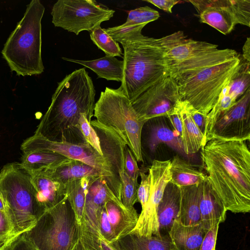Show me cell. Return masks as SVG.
I'll return each mask as SVG.
<instances>
[{"label": "cell", "instance_id": "obj_37", "mask_svg": "<svg viewBox=\"0 0 250 250\" xmlns=\"http://www.w3.org/2000/svg\"><path fill=\"white\" fill-rule=\"evenodd\" d=\"M122 184L121 202L124 206L128 208H134V205L137 202V190L139 184L137 180H133L124 172L120 177Z\"/></svg>", "mask_w": 250, "mask_h": 250}, {"label": "cell", "instance_id": "obj_8", "mask_svg": "<svg viewBox=\"0 0 250 250\" xmlns=\"http://www.w3.org/2000/svg\"><path fill=\"white\" fill-rule=\"evenodd\" d=\"M24 233L39 250H71L78 239V224L66 194Z\"/></svg>", "mask_w": 250, "mask_h": 250}, {"label": "cell", "instance_id": "obj_2", "mask_svg": "<svg viewBox=\"0 0 250 250\" xmlns=\"http://www.w3.org/2000/svg\"><path fill=\"white\" fill-rule=\"evenodd\" d=\"M95 90L84 68L75 70L60 83L35 134L54 142L88 143L78 127L82 114L94 115Z\"/></svg>", "mask_w": 250, "mask_h": 250}, {"label": "cell", "instance_id": "obj_24", "mask_svg": "<svg viewBox=\"0 0 250 250\" xmlns=\"http://www.w3.org/2000/svg\"><path fill=\"white\" fill-rule=\"evenodd\" d=\"M55 179L65 183L84 177H104L101 172L88 165L77 160L68 159L56 167L46 168Z\"/></svg>", "mask_w": 250, "mask_h": 250}, {"label": "cell", "instance_id": "obj_7", "mask_svg": "<svg viewBox=\"0 0 250 250\" xmlns=\"http://www.w3.org/2000/svg\"><path fill=\"white\" fill-rule=\"evenodd\" d=\"M93 116L101 124L112 128L130 148L138 162H144L141 137L146 123L141 120L131 101L120 89L105 87L95 103Z\"/></svg>", "mask_w": 250, "mask_h": 250}, {"label": "cell", "instance_id": "obj_14", "mask_svg": "<svg viewBox=\"0 0 250 250\" xmlns=\"http://www.w3.org/2000/svg\"><path fill=\"white\" fill-rule=\"evenodd\" d=\"M138 217L135 208H125L119 199L107 201L97 211L100 232L110 243L130 233L136 226Z\"/></svg>", "mask_w": 250, "mask_h": 250}, {"label": "cell", "instance_id": "obj_32", "mask_svg": "<svg viewBox=\"0 0 250 250\" xmlns=\"http://www.w3.org/2000/svg\"><path fill=\"white\" fill-rule=\"evenodd\" d=\"M78 238L87 250H120L115 242L104 239L97 227L84 220L78 225Z\"/></svg>", "mask_w": 250, "mask_h": 250}, {"label": "cell", "instance_id": "obj_40", "mask_svg": "<svg viewBox=\"0 0 250 250\" xmlns=\"http://www.w3.org/2000/svg\"><path fill=\"white\" fill-rule=\"evenodd\" d=\"M16 238L8 216L0 210V250H6Z\"/></svg>", "mask_w": 250, "mask_h": 250}, {"label": "cell", "instance_id": "obj_34", "mask_svg": "<svg viewBox=\"0 0 250 250\" xmlns=\"http://www.w3.org/2000/svg\"><path fill=\"white\" fill-rule=\"evenodd\" d=\"M250 63L245 60L233 75L222 93L230 96L236 101L243 96L250 86Z\"/></svg>", "mask_w": 250, "mask_h": 250}, {"label": "cell", "instance_id": "obj_50", "mask_svg": "<svg viewBox=\"0 0 250 250\" xmlns=\"http://www.w3.org/2000/svg\"><path fill=\"white\" fill-rule=\"evenodd\" d=\"M0 210L5 212V207L2 200L0 196Z\"/></svg>", "mask_w": 250, "mask_h": 250}, {"label": "cell", "instance_id": "obj_1", "mask_svg": "<svg viewBox=\"0 0 250 250\" xmlns=\"http://www.w3.org/2000/svg\"><path fill=\"white\" fill-rule=\"evenodd\" d=\"M210 186L227 211H250V151L246 141L214 139L201 148Z\"/></svg>", "mask_w": 250, "mask_h": 250}, {"label": "cell", "instance_id": "obj_20", "mask_svg": "<svg viewBox=\"0 0 250 250\" xmlns=\"http://www.w3.org/2000/svg\"><path fill=\"white\" fill-rule=\"evenodd\" d=\"M199 207L201 222L208 231L226 220L227 210L211 188L208 179L201 184Z\"/></svg>", "mask_w": 250, "mask_h": 250}, {"label": "cell", "instance_id": "obj_3", "mask_svg": "<svg viewBox=\"0 0 250 250\" xmlns=\"http://www.w3.org/2000/svg\"><path fill=\"white\" fill-rule=\"evenodd\" d=\"M124 48V73L120 89L131 102L148 87L169 76L158 39L137 34L119 42Z\"/></svg>", "mask_w": 250, "mask_h": 250}, {"label": "cell", "instance_id": "obj_25", "mask_svg": "<svg viewBox=\"0 0 250 250\" xmlns=\"http://www.w3.org/2000/svg\"><path fill=\"white\" fill-rule=\"evenodd\" d=\"M115 243L120 250H177L169 235L146 237L130 233Z\"/></svg>", "mask_w": 250, "mask_h": 250}, {"label": "cell", "instance_id": "obj_11", "mask_svg": "<svg viewBox=\"0 0 250 250\" xmlns=\"http://www.w3.org/2000/svg\"><path fill=\"white\" fill-rule=\"evenodd\" d=\"M170 164L171 160H153L148 168L150 176L148 199L130 233L146 237H161L159 230L158 208L165 188L171 180Z\"/></svg>", "mask_w": 250, "mask_h": 250}, {"label": "cell", "instance_id": "obj_18", "mask_svg": "<svg viewBox=\"0 0 250 250\" xmlns=\"http://www.w3.org/2000/svg\"><path fill=\"white\" fill-rule=\"evenodd\" d=\"M233 49H219L204 53L178 62L168 68L169 75L175 81L209 66L238 57Z\"/></svg>", "mask_w": 250, "mask_h": 250}, {"label": "cell", "instance_id": "obj_10", "mask_svg": "<svg viewBox=\"0 0 250 250\" xmlns=\"http://www.w3.org/2000/svg\"><path fill=\"white\" fill-rule=\"evenodd\" d=\"M21 149L23 153L33 151L55 152L67 158L80 161L94 167L102 173L108 187L116 197L121 200V194L105 159L88 143L54 142L34 134L23 142Z\"/></svg>", "mask_w": 250, "mask_h": 250}, {"label": "cell", "instance_id": "obj_41", "mask_svg": "<svg viewBox=\"0 0 250 250\" xmlns=\"http://www.w3.org/2000/svg\"><path fill=\"white\" fill-rule=\"evenodd\" d=\"M139 175L141 177V183L137 190V202H139L143 209L148 200L150 189V174H146L142 170H140Z\"/></svg>", "mask_w": 250, "mask_h": 250}, {"label": "cell", "instance_id": "obj_28", "mask_svg": "<svg viewBox=\"0 0 250 250\" xmlns=\"http://www.w3.org/2000/svg\"><path fill=\"white\" fill-rule=\"evenodd\" d=\"M182 133L180 138L186 155L196 153L204 146V136L195 124L182 101L181 111Z\"/></svg>", "mask_w": 250, "mask_h": 250}, {"label": "cell", "instance_id": "obj_4", "mask_svg": "<svg viewBox=\"0 0 250 250\" xmlns=\"http://www.w3.org/2000/svg\"><path fill=\"white\" fill-rule=\"evenodd\" d=\"M45 8L39 0H32L4 45L1 54L11 70L18 76L42 74L41 21Z\"/></svg>", "mask_w": 250, "mask_h": 250}, {"label": "cell", "instance_id": "obj_9", "mask_svg": "<svg viewBox=\"0 0 250 250\" xmlns=\"http://www.w3.org/2000/svg\"><path fill=\"white\" fill-rule=\"evenodd\" d=\"M115 11L104 8L92 0H59L54 4L52 22L78 35L81 32L92 31L111 19Z\"/></svg>", "mask_w": 250, "mask_h": 250}, {"label": "cell", "instance_id": "obj_42", "mask_svg": "<svg viewBox=\"0 0 250 250\" xmlns=\"http://www.w3.org/2000/svg\"><path fill=\"white\" fill-rule=\"evenodd\" d=\"M124 170L127 176L133 180H137L140 169L137 161L130 148L126 146L124 151Z\"/></svg>", "mask_w": 250, "mask_h": 250}, {"label": "cell", "instance_id": "obj_13", "mask_svg": "<svg viewBox=\"0 0 250 250\" xmlns=\"http://www.w3.org/2000/svg\"><path fill=\"white\" fill-rule=\"evenodd\" d=\"M214 139L250 141V88L217 119L207 143Z\"/></svg>", "mask_w": 250, "mask_h": 250}, {"label": "cell", "instance_id": "obj_44", "mask_svg": "<svg viewBox=\"0 0 250 250\" xmlns=\"http://www.w3.org/2000/svg\"><path fill=\"white\" fill-rule=\"evenodd\" d=\"M219 225H215L207 232L199 250H215Z\"/></svg>", "mask_w": 250, "mask_h": 250}, {"label": "cell", "instance_id": "obj_16", "mask_svg": "<svg viewBox=\"0 0 250 250\" xmlns=\"http://www.w3.org/2000/svg\"><path fill=\"white\" fill-rule=\"evenodd\" d=\"M158 40L163 50L168 69L178 62L218 49L216 44L188 38L182 31L174 32Z\"/></svg>", "mask_w": 250, "mask_h": 250}, {"label": "cell", "instance_id": "obj_26", "mask_svg": "<svg viewBox=\"0 0 250 250\" xmlns=\"http://www.w3.org/2000/svg\"><path fill=\"white\" fill-rule=\"evenodd\" d=\"M62 59L90 69L99 78H104L108 81H122L124 62L118 60L115 57L105 55L102 58L90 61L78 60L65 57Z\"/></svg>", "mask_w": 250, "mask_h": 250}, {"label": "cell", "instance_id": "obj_5", "mask_svg": "<svg viewBox=\"0 0 250 250\" xmlns=\"http://www.w3.org/2000/svg\"><path fill=\"white\" fill-rule=\"evenodd\" d=\"M31 173L17 162L0 171V196L17 238L31 229L44 211L37 199Z\"/></svg>", "mask_w": 250, "mask_h": 250}, {"label": "cell", "instance_id": "obj_23", "mask_svg": "<svg viewBox=\"0 0 250 250\" xmlns=\"http://www.w3.org/2000/svg\"><path fill=\"white\" fill-rule=\"evenodd\" d=\"M180 207L177 219L185 226L201 222L200 201L201 184L179 188Z\"/></svg>", "mask_w": 250, "mask_h": 250}, {"label": "cell", "instance_id": "obj_27", "mask_svg": "<svg viewBox=\"0 0 250 250\" xmlns=\"http://www.w3.org/2000/svg\"><path fill=\"white\" fill-rule=\"evenodd\" d=\"M170 182L178 188L198 186L208 179L207 175L177 155L171 161Z\"/></svg>", "mask_w": 250, "mask_h": 250}, {"label": "cell", "instance_id": "obj_12", "mask_svg": "<svg viewBox=\"0 0 250 250\" xmlns=\"http://www.w3.org/2000/svg\"><path fill=\"white\" fill-rule=\"evenodd\" d=\"M181 100L176 82L169 75L148 87L131 102L139 118L146 122L158 117H167Z\"/></svg>", "mask_w": 250, "mask_h": 250}, {"label": "cell", "instance_id": "obj_30", "mask_svg": "<svg viewBox=\"0 0 250 250\" xmlns=\"http://www.w3.org/2000/svg\"><path fill=\"white\" fill-rule=\"evenodd\" d=\"M69 158L59 153L43 151L23 153L21 164L30 173L56 167Z\"/></svg>", "mask_w": 250, "mask_h": 250}, {"label": "cell", "instance_id": "obj_31", "mask_svg": "<svg viewBox=\"0 0 250 250\" xmlns=\"http://www.w3.org/2000/svg\"><path fill=\"white\" fill-rule=\"evenodd\" d=\"M117 199H119L108 187L104 178L98 177L92 182L87 192L84 213L96 214L106 202Z\"/></svg>", "mask_w": 250, "mask_h": 250}, {"label": "cell", "instance_id": "obj_17", "mask_svg": "<svg viewBox=\"0 0 250 250\" xmlns=\"http://www.w3.org/2000/svg\"><path fill=\"white\" fill-rule=\"evenodd\" d=\"M197 11L200 22L224 35L229 33L236 24L229 7V0H188Z\"/></svg>", "mask_w": 250, "mask_h": 250}, {"label": "cell", "instance_id": "obj_35", "mask_svg": "<svg viewBox=\"0 0 250 250\" xmlns=\"http://www.w3.org/2000/svg\"><path fill=\"white\" fill-rule=\"evenodd\" d=\"M90 37L98 48L104 51L105 55L122 57L123 53L118 43L115 41L100 25L90 32Z\"/></svg>", "mask_w": 250, "mask_h": 250}, {"label": "cell", "instance_id": "obj_22", "mask_svg": "<svg viewBox=\"0 0 250 250\" xmlns=\"http://www.w3.org/2000/svg\"><path fill=\"white\" fill-rule=\"evenodd\" d=\"M207 231L201 222L185 226L176 219L168 234L177 250H199Z\"/></svg>", "mask_w": 250, "mask_h": 250}, {"label": "cell", "instance_id": "obj_49", "mask_svg": "<svg viewBox=\"0 0 250 250\" xmlns=\"http://www.w3.org/2000/svg\"><path fill=\"white\" fill-rule=\"evenodd\" d=\"M71 250H87L81 240L78 238Z\"/></svg>", "mask_w": 250, "mask_h": 250}, {"label": "cell", "instance_id": "obj_47", "mask_svg": "<svg viewBox=\"0 0 250 250\" xmlns=\"http://www.w3.org/2000/svg\"><path fill=\"white\" fill-rule=\"evenodd\" d=\"M150 3L160 9L168 13H172L173 6L180 2L177 0H144Z\"/></svg>", "mask_w": 250, "mask_h": 250}, {"label": "cell", "instance_id": "obj_43", "mask_svg": "<svg viewBox=\"0 0 250 250\" xmlns=\"http://www.w3.org/2000/svg\"><path fill=\"white\" fill-rule=\"evenodd\" d=\"M182 101L180 100L175 104L172 109L167 116L176 134L181 138L182 133V123L181 119V109Z\"/></svg>", "mask_w": 250, "mask_h": 250}, {"label": "cell", "instance_id": "obj_21", "mask_svg": "<svg viewBox=\"0 0 250 250\" xmlns=\"http://www.w3.org/2000/svg\"><path fill=\"white\" fill-rule=\"evenodd\" d=\"M179 207V188L169 182L158 208L159 230L161 236L169 235L173 221L178 217Z\"/></svg>", "mask_w": 250, "mask_h": 250}, {"label": "cell", "instance_id": "obj_36", "mask_svg": "<svg viewBox=\"0 0 250 250\" xmlns=\"http://www.w3.org/2000/svg\"><path fill=\"white\" fill-rule=\"evenodd\" d=\"M160 16V14L157 11L147 6L140 7L129 11L126 21L123 25H146L151 21L157 20Z\"/></svg>", "mask_w": 250, "mask_h": 250}, {"label": "cell", "instance_id": "obj_15", "mask_svg": "<svg viewBox=\"0 0 250 250\" xmlns=\"http://www.w3.org/2000/svg\"><path fill=\"white\" fill-rule=\"evenodd\" d=\"M90 125L99 137L103 156L109 167L121 196L120 176L125 172L124 151L126 145L112 128L101 124L96 120L91 121Z\"/></svg>", "mask_w": 250, "mask_h": 250}, {"label": "cell", "instance_id": "obj_48", "mask_svg": "<svg viewBox=\"0 0 250 250\" xmlns=\"http://www.w3.org/2000/svg\"><path fill=\"white\" fill-rule=\"evenodd\" d=\"M243 58L247 62H250V38L248 37L243 48Z\"/></svg>", "mask_w": 250, "mask_h": 250}, {"label": "cell", "instance_id": "obj_38", "mask_svg": "<svg viewBox=\"0 0 250 250\" xmlns=\"http://www.w3.org/2000/svg\"><path fill=\"white\" fill-rule=\"evenodd\" d=\"M230 11L236 24L250 26V0H229Z\"/></svg>", "mask_w": 250, "mask_h": 250}, {"label": "cell", "instance_id": "obj_29", "mask_svg": "<svg viewBox=\"0 0 250 250\" xmlns=\"http://www.w3.org/2000/svg\"><path fill=\"white\" fill-rule=\"evenodd\" d=\"M166 144L177 152L185 154L181 139L169 127L163 124L150 127L146 140L149 151L154 152L160 144Z\"/></svg>", "mask_w": 250, "mask_h": 250}, {"label": "cell", "instance_id": "obj_46", "mask_svg": "<svg viewBox=\"0 0 250 250\" xmlns=\"http://www.w3.org/2000/svg\"><path fill=\"white\" fill-rule=\"evenodd\" d=\"M183 101L187 110L192 117L196 125L202 131L204 136L206 128V116L197 111L188 102L185 101Z\"/></svg>", "mask_w": 250, "mask_h": 250}, {"label": "cell", "instance_id": "obj_33", "mask_svg": "<svg viewBox=\"0 0 250 250\" xmlns=\"http://www.w3.org/2000/svg\"><path fill=\"white\" fill-rule=\"evenodd\" d=\"M64 185L67 199L79 225L83 219L86 195L89 188L84 187L81 179L67 182Z\"/></svg>", "mask_w": 250, "mask_h": 250}, {"label": "cell", "instance_id": "obj_6", "mask_svg": "<svg viewBox=\"0 0 250 250\" xmlns=\"http://www.w3.org/2000/svg\"><path fill=\"white\" fill-rule=\"evenodd\" d=\"M242 62L239 55L175 81L178 85L181 100L188 102L206 116L239 69Z\"/></svg>", "mask_w": 250, "mask_h": 250}, {"label": "cell", "instance_id": "obj_45", "mask_svg": "<svg viewBox=\"0 0 250 250\" xmlns=\"http://www.w3.org/2000/svg\"><path fill=\"white\" fill-rule=\"evenodd\" d=\"M6 250H39L24 233L18 236Z\"/></svg>", "mask_w": 250, "mask_h": 250}, {"label": "cell", "instance_id": "obj_19", "mask_svg": "<svg viewBox=\"0 0 250 250\" xmlns=\"http://www.w3.org/2000/svg\"><path fill=\"white\" fill-rule=\"evenodd\" d=\"M31 174L37 201L43 210L57 204L66 195L65 185L53 178L46 169Z\"/></svg>", "mask_w": 250, "mask_h": 250}, {"label": "cell", "instance_id": "obj_39", "mask_svg": "<svg viewBox=\"0 0 250 250\" xmlns=\"http://www.w3.org/2000/svg\"><path fill=\"white\" fill-rule=\"evenodd\" d=\"M78 127L87 143L103 156L99 137L85 114L81 115L78 121Z\"/></svg>", "mask_w": 250, "mask_h": 250}]
</instances>
